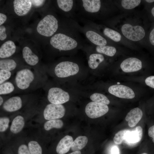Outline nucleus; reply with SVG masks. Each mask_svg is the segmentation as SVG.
I'll use <instances>...</instances> for the list:
<instances>
[{
    "instance_id": "obj_1",
    "label": "nucleus",
    "mask_w": 154,
    "mask_h": 154,
    "mask_svg": "<svg viewBox=\"0 0 154 154\" xmlns=\"http://www.w3.org/2000/svg\"><path fill=\"white\" fill-rule=\"evenodd\" d=\"M80 33L75 27L72 20L67 19L64 32L56 33L50 38V43L60 52H71L84 48L87 44Z\"/></svg>"
},
{
    "instance_id": "obj_2",
    "label": "nucleus",
    "mask_w": 154,
    "mask_h": 154,
    "mask_svg": "<svg viewBox=\"0 0 154 154\" xmlns=\"http://www.w3.org/2000/svg\"><path fill=\"white\" fill-rule=\"evenodd\" d=\"M78 16L92 21L106 16L110 10L108 1L100 0H76Z\"/></svg>"
},
{
    "instance_id": "obj_3",
    "label": "nucleus",
    "mask_w": 154,
    "mask_h": 154,
    "mask_svg": "<svg viewBox=\"0 0 154 154\" xmlns=\"http://www.w3.org/2000/svg\"><path fill=\"white\" fill-rule=\"evenodd\" d=\"M73 25L78 30L85 36L91 45L95 46L112 45L111 40L106 38L98 31L88 25L80 26L78 22L72 20Z\"/></svg>"
},
{
    "instance_id": "obj_4",
    "label": "nucleus",
    "mask_w": 154,
    "mask_h": 154,
    "mask_svg": "<svg viewBox=\"0 0 154 154\" xmlns=\"http://www.w3.org/2000/svg\"><path fill=\"white\" fill-rule=\"evenodd\" d=\"M33 70L24 68L16 72L15 82L17 87L20 90H26L31 88L37 80L38 76Z\"/></svg>"
},
{
    "instance_id": "obj_5",
    "label": "nucleus",
    "mask_w": 154,
    "mask_h": 154,
    "mask_svg": "<svg viewBox=\"0 0 154 154\" xmlns=\"http://www.w3.org/2000/svg\"><path fill=\"white\" fill-rule=\"evenodd\" d=\"M58 28V19L54 15L50 14L46 16L40 21L37 30L41 35L48 37L54 35Z\"/></svg>"
},
{
    "instance_id": "obj_6",
    "label": "nucleus",
    "mask_w": 154,
    "mask_h": 154,
    "mask_svg": "<svg viewBox=\"0 0 154 154\" xmlns=\"http://www.w3.org/2000/svg\"><path fill=\"white\" fill-rule=\"evenodd\" d=\"M120 30L125 37L133 41H139L143 39L145 35L144 29L139 25L126 23L121 25Z\"/></svg>"
},
{
    "instance_id": "obj_7",
    "label": "nucleus",
    "mask_w": 154,
    "mask_h": 154,
    "mask_svg": "<svg viewBox=\"0 0 154 154\" xmlns=\"http://www.w3.org/2000/svg\"><path fill=\"white\" fill-rule=\"evenodd\" d=\"M79 67L76 63L70 61H64L57 64L55 67L56 75L60 78H64L77 74Z\"/></svg>"
},
{
    "instance_id": "obj_8",
    "label": "nucleus",
    "mask_w": 154,
    "mask_h": 154,
    "mask_svg": "<svg viewBox=\"0 0 154 154\" xmlns=\"http://www.w3.org/2000/svg\"><path fill=\"white\" fill-rule=\"evenodd\" d=\"M58 8L65 14L68 19L77 21L78 8L76 0H57Z\"/></svg>"
},
{
    "instance_id": "obj_9",
    "label": "nucleus",
    "mask_w": 154,
    "mask_h": 154,
    "mask_svg": "<svg viewBox=\"0 0 154 154\" xmlns=\"http://www.w3.org/2000/svg\"><path fill=\"white\" fill-rule=\"evenodd\" d=\"M47 98L51 103L62 104L69 100L70 96L67 92L60 88L52 87L48 90Z\"/></svg>"
},
{
    "instance_id": "obj_10",
    "label": "nucleus",
    "mask_w": 154,
    "mask_h": 154,
    "mask_svg": "<svg viewBox=\"0 0 154 154\" xmlns=\"http://www.w3.org/2000/svg\"><path fill=\"white\" fill-rule=\"evenodd\" d=\"M108 110L109 108L107 105L94 102L89 103L85 108L86 115L90 118L93 119L103 116Z\"/></svg>"
},
{
    "instance_id": "obj_11",
    "label": "nucleus",
    "mask_w": 154,
    "mask_h": 154,
    "mask_svg": "<svg viewBox=\"0 0 154 154\" xmlns=\"http://www.w3.org/2000/svg\"><path fill=\"white\" fill-rule=\"evenodd\" d=\"M65 113V108L62 104L50 103L47 105L43 111V116L46 120L59 119L63 117Z\"/></svg>"
},
{
    "instance_id": "obj_12",
    "label": "nucleus",
    "mask_w": 154,
    "mask_h": 154,
    "mask_svg": "<svg viewBox=\"0 0 154 154\" xmlns=\"http://www.w3.org/2000/svg\"><path fill=\"white\" fill-rule=\"evenodd\" d=\"M111 94L119 98L132 99L135 97L133 91L130 88L122 85H114L110 86L108 89Z\"/></svg>"
},
{
    "instance_id": "obj_13",
    "label": "nucleus",
    "mask_w": 154,
    "mask_h": 154,
    "mask_svg": "<svg viewBox=\"0 0 154 154\" xmlns=\"http://www.w3.org/2000/svg\"><path fill=\"white\" fill-rule=\"evenodd\" d=\"M120 66L122 70L124 72H136L141 68L142 62L138 58L131 57L123 60L121 63Z\"/></svg>"
},
{
    "instance_id": "obj_14",
    "label": "nucleus",
    "mask_w": 154,
    "mask_h": 154,
    "mask_svg": "<svg viewBox=\"0 0 154 154\" xmlns=\"http://www.w3.org/2000/svg\"><path fill=\"white\" fill-rule=\"evenodd\" d=\"M22 100L21 98L18 96L11 97L6 100L3 104V108L8 112L17 111L22 106Z\"/></svg>"
},
{
    "instance_id": "obj_15",
    "label": "nucleus",
    "mask_w": 154,
    "mask_h": 154,
    "mask_svg": "<svg viewBox=\"0 0 154 154\" xmlns=\"http://www.w3.org/2000/svg\"><path fill=\"white\" fill-rule=\"evenodd\" d=\"M13 7L16 14L19 16L27 14L31 10L32 6L31 0H15L13 1Z\"/></svg>"
},
{
    "instance_id": "obj_16",
    "label": "nucleus",
    "mask_w": 154,
    "mask_h": 154,
    "mask_svg": "<svg viewBox=\"0 0 154 154\" xmlns=\"http://www.w3.org/2000/svg\"><path fill=\"white\" fill-rule=\"evenodd\" d=\"M143 116L142 110L138 108L131 110L127 115L125 119L130 127L135 126L141 119Z\"/></svg>"
},
{
    "instance_id": "obj_17",
    "label": "nucleus",
    "mask_w": 154,
    "mask_h": 154,
    "mask_svg": "<svg viewBox=\"0 0 154 154\" xmlns=\"http://www.w3.org/2000/svg\"><path fill=\"white\" fill-rule=\"evenodd\" d=\"M73 141L72 137L67 135L62 138L58 144L56 149L58 154H65L71 149Z\"/></svg>"
},
{
    "instance_id": "obj_18",
    "label": "nucleus",
    "mask_w": 154,
    "mask_h": 154,
    "mask_svg": "<svg viewBox=\"0 0 154 154\" xmlns=\"http://www.w3.org/2000/svg\"><path fill=\"white\" fill-rule=\"evenodd\" d=\"M16 46L14 42L11 40L7 41L0 48V58H5L12 55L15 52Z\"/></svg>"
},
{
    "instance_id": "obj_19",
    "label": "nucleus",
    "mask_w": 154,
    "mask_h": 154,
    "mask_svg": "<svg viewBox=\"0 0 154 154\" xmlns=\"http://www.w3.org/2000/svg\"><path fill=\"white\" fill-rule=\"evenodd\" d=\"M143 129L141 127L138 126L134 131H128L126 134L124 140L128 143H136L141 141Z\"/></svg>"
},
{
    "instance_id": "obj_20",
    "label": "nucleus",
    "mask_w": 154,
    "mask_h": 154,
    "mask_svg": "<svg viewBox=\"0 0 154 154\" xmlns=\"http://www.w3.org/2000/svg\"><path fill=\"white\" fill-rule=\"evenodd\" d=\"M22 52L23 58L28 65L34 66L38 63L39 62L38 56L34 53L29 47H24Z\"/></svg>"
},
{
    "instance_id": "obj_21",
    "label": "nucleus",
    "mask_w": 154,
    "mask_h": 154,
    "mask_svg": "<svg viewBox=\"0 0 154 154\" xmlns=\"http://www.w3.org/2000/svg\"><path fill=\"white\" fill-rule=\"evenodd\" d=\"M88 44L89 47L94 49L98 53L103 54L109 56H113L116 54L117 50L115 47L112 45L95 46Z\"/></svg>"
},
{
    "instance_id": "obj_22",
    "label": "nucleus",
    "mask_w": 154,
    "mask_h": 154,
    "mask_svg": "<svg viewBox=\"0 0 154 154\" xmlns=\"http://www.w3.org/2000/svg\"><path fill=\"white\" fill-rule=\"evenodd\" d=\"M25 125L24 117L20 115L15 117L13 120L11 125L10 130L14 134L20 132L23 129Z\"/></svg>"
},
{
    "instance_id": "obj_23",
    "label": "nucleus",
    "mask_w": 154,
    "mask_h": 154,
    "mask_svg": "<svg viewBox=\"0 0 154 154\" xmlns=\"http://www.w3.org/2000/svg\"><path fill=\"white\" fill-rule=\"evenodd\" d=\"M104 57L102 54L92 53L89 56L88 63L89 67L92 69L97 68L99 65L104 60Z\"/></svg>"
},
{
    "instance_id": "obj_24",
    "label": "nucleus",
    "mask_w": 154,
    "mask_h": 154,
    "mask_svg": "<svg viewBox=\"0 0 154 154\" xmlns=\"http://www.w3.org/2000/svg\"><path fill=\"white\" fill-rule=\"evenodd\" d=\"M88 140L87 137L86 136H82L77 137L72 143L71 150L74 151L82 149L86 145Z\"/></svg>"
},
{
    "instance_id": "obj_25",
    "label": "nucleus",
    "mask_w": 154,
    "mask_h": 154,
    "mask_svg": "<svg viewBox=\"0 0 154 154\" xmlns=\"http://www.w3.org/2000/svg\"><path fill=\"white\" fill-rule=\"evenodd\" d=\"M17 64L12 59H3L0 60V69L11 71L15 70Z\"/></svg>"
},
{
    "instance_id": "obj_26",
    "label": "nucleus",
    "mask_w": 154,
    "mask_h": 154,
    "mask_svg": "<svg viewBox=\"0 0 154 154\" xmlns=\"http://www.w3.org/2000/svg\"><path fill=\"white\" fill-rule=\"evenodd\" d=\"M63 125L62 121L59 119L50 120L46 122L44 124V127L46 131H49L51 129L55 128L60 129Z\"/></svg>"
},
{
    "instance_id": "obj_27",
    "label": "nucleus",
    "mask_w": 154,
    "mask_h": 154,
    "mask_svg": "<svg viewBox=\"0 0 154 154\" xmlns=\"http://www.w3.org/2000/svg\"><path fill=\"white\" fill-rule=\"evenodd\" d=\"M15 88L13 83L6 81L0 84V95L1 96L10 94L14 91Z\"/></svg>"
},
{
    "instance_id": "obj_28",
    "label": "nucleus",
    "mask_w": 154,
    "mask_h": 154,
    "mask_svg": "<svg viewBox=\"0 0 154 154\" xmlns=\"http://www.w3.org/2000/svg\"><path fill=\"white\" fill-rule=\"evenodd\" d=\"M28 147L31 154H43L42 147L36 141H31L29 142Z\"/></svg>"
},
{
    "instance_id": "obj_29",
    "label": "nucleus",
    "mask_w": 154,
    "mask_h": 154,
    "mask_svg": "<svg viewBox=\"0 0 154 154\" xmlns=\"http://www.w3.org/2000/svg\"><path fill=\"white\" fill-rule=\"evenodd\" d=\"M90 99L93 101L98 103L108 105L110 101L104 95L98 93H95L90 96Z\"/></svg>"
},
{
    "instance_id": "obj_30",
    "label": "nucleus",
    "mask_w": 154,
    "mask_h": 154,
    "mask_svg": "<svg viewBox=\"0 0 154 154\" xmlns=\"http://www.w3.org/2000/svg\"><path fill=\"white\" fill-rule=\"evenodd\" d=\"M141 1L140 0H123L121 1V4L125 9H131L138 6Z\"/></svg>"
},
{
    "instance_id": "obj_31",
    "label": "nucleus",
    "mask_w": 154,
    "mask_h": 154,
    "mask_svg": "<svg viewBox=\"0 0 154 154\" xmlns=\"http://www.w3.org/2000/svg\"><path fill=\"white\" fill-rule=\"evenodd\" d=\"M129 131L127 129L122 130L116 133L113 139L114 143L117 145L121 144L125 139L126 133Z\"/></svg>"
},
{
    "instance_id": "obj_32",
    "label": "nucleus",
    "mask_w": 154,
    "mask_h": 154,
    "mask_svg": "<svg viewBox=\"0 0 154 154\" xmlns=\"http://www.w3.org/2000/svg\"><path fill=\"white\" fill-rule=\"evenodd\" d=\"M11 75V71L0 69V84L7 81L10 78Z\"/></svg>"
},
{
    "instance_id": "obj_33",
    "label": "nucleus",
    "mask_w": 154,
    "mask_h": 154,
    "mask_svg": "<svg viewBox=\"0 0 154 154\" xmlns=\"http://www.w3.org/2000/svg\"><path fill=\"white\" fill-rule=\"evenodd\" d=\"M9 119L7 117H4L0 118V131L2 132L5 131L8 128L9 122Z\"/></svg>"
},
{
    "instance_id": "obj_34",
    "label": "nucleus",
    "mask_w": 154,
    "mask_h": 154,
    "mask_svg": "<svg viewBox=\"0 0 154 154\" xmlns=\"http://www.w3.org/2000/svg\"><path fill=\"white\" fill-rule=\"evenodd\" d=\"M17 154H31L28 146L25 144L19 145L17 151Z\"/></svg>"
},
{
    "instance_id": "obj_35",
    "label": "nucleus",
    "mask_w": 154,
    "mask_h": 154,
    "mask_svg": "<svg viewBox=\"0 0 154 154\" xmlns=\"http://www.w3.org/2000/svg\"><path fill=\"white\" fill-rule=\"evenodd\" d=\"M6 29L4 25H1L0 27V40H3L5 39L7 37L6 33Z\"/></svg>"
},
{
    "instance_id": "obj_36",
    "label": "nucleus",
    "mask_w": 154,
    "mask_h": 154,
    "mask_svg": "<svg viewBox=\"0 0 154 154\" xmlns=\"http://www.w3.org/2000/svg\"><path fill=\"white\" fill-rule=\"evenodd\" d=\"M145 83L148 86L154 88V76L147 77L145 80Z\"/></svg>"
},
{
    "instance_id": "obj_37",
    "label": "nucleus",
    "mask_w": 154,
    "mask_h": 154,
    "mask_svg": "<svg viewBox=\"0 0 154 154\" xmlns=\"http://www.w3.org/2000/svg\"><path fill=\"white\" fill-rule=\"evenodd\" d=\"M32 4L36 7H39L42 6L45 2V0H31Z\"/></svg>"
},
{
    "instance_id": "obj_38",
    "label": "nucleus",
    "mask_w": 154,
    "mask_h": 154,
    "mask_svg": "<svg viewBox=\"0 0 154 154\" xmlns=\"http://www.w3.org/2000/svg\"><path fill=\"white\" fill-rule=\"evenodd\" d=\"M148 134L149 137L153 138L152 141L154 143V125L151 126L149 129Z\"/></svg>"
},
{
    "instance_id": "obj_39",
    "label": "nucleus",
    "mask_w": 154,
    "mask_h": 154,
    "mask_svg": "<svg viewBox=\"0 0 154 154\" xmlns=\"http://www.w3.org/2000/svg\"><path fill=\"white\" fill-rule=\"evenodd\" d=\"M149 40L151 43L154 46V28L151 32L149 36Z\"/></svg>"
},
{
    "instance_id": "obj_40",
    "label": "nucleus",
    "mask_w": 154,
    "mask_h": 154,
    "mask_svg": "<svg viewBox=\"0 0 154 154\" xmlns=\"http://www.w3.org/2000/svg\"><path fill=\"white\" fill-rule=\"evenodd\" d=\"M7 19L6 16L4 14L0 13V25H1L6 21Z\"/></svg>"
},
{
    "instance_id": "obj_41",
    "label": "nucleus",
    "mask_w": 154,
    "mask_h": 154,
    "mask_svg": "<svg viewBox=\"0 0 154 154\" xmlns=\"http://www.w3.org/2000/svg\"><path fill=\"white\" fill-rule=\"evenodd\" d=\"M111 154H119V151L118 148L116 146L113 147L111 149Z\"/></svg>"
},
{
    "instance_id": "obj_42",
    "label": "nucleus",
    "mask_w": 154,
    "mask_h": 154,
    "mask_svg": "<svg viewBox=\"0 0 154 154\" xmlns=\"http://www.w3.org/2000/svg\"><path fill=\"white\" fill-rule=\"evenodd\" d=\"M69 154H81V152L80 151H74Z\"/></svg>"
},
{
    "instance_id": "obj_43",
    "label": "nucleus",
    "mask_w": 154,
    "mask_h": 154,
    "mask_svg": "<svg viewBox=\"0 0 154 154\" xmlns=\"http://www.w3.org/2000/svg\"><path fill=\"white\" fill-rule=\"evenodd\" d=\"M3 102V99L1 95L0 96V106H1Z\"/></svg>"
},
{
    "instance_id": "obj_44",
    "label": "nucleus",
    "mask_w": 154,
    "mask_h": 154,
    "mask_svg": "<svg viewBox=\"0 0 154 154\" xmlns=\"http://www.w3.org/2000/svg\"><path fill=\"white\" fill-rule=\"evenodd\" d=\"M145 1L148 3H151L154 2V0H146Z\"/></svg>"
},
{
    "instance_id": "obj_45",
    "label": "nucleus",
    "mask_w": 154,
    "mask_h": 154,
    "mask_svg": "<svg viewBox=\"0 0 154 154\" xmlns=\"http://www.w3.org/2000/svg\"><path fill=\"white\" fill-rule=\"evenodd\" d=\"M151 13L153 16L154 17V7H153L151 10Z\"/></svg>"
},
{
    "instance_id": "obj_46",
    "label": "nucleus",
    "mask_w": 154,
    "mask_h": 154,
    "mask_svg": "<svg viewBox=\"0 0 154 154\" xmlns=\"http://www.w3.org/2000/svg\"><path fill=\"white\" fill-rule=\"evenodd\" d=\"M141 154H148L147 153H142Z\"/></svg>"
},
{
    "instance_id": "obj_47",
    "label": "nucleus",
    "mask_w": 154,
    "mask_h": 154,
    "mask_svg": "<svg viewBox=\"0 0 154 154\" xmlns=\"http://www.w3.org/2000/svg\"><path fill=\"white\" fill-rule=\"evenodd\" d=\"M7 154H12L10 153H7Z\"/></svg>"
}]
</instances>
